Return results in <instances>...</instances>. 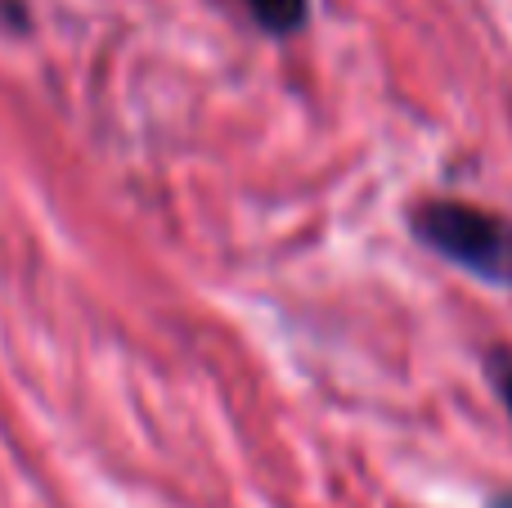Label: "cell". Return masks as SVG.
Masks as SVG:
<instances>
[{
  "label": "cell",
  "mask_w": 512,
  "mask_h": 508,
  "mask_svg": "<svg viewBox=\"0 0 512 508\" xmlns=\"http://www.w3.org/2000/svg\"><path fill=\"white\" fill-rule=\"evenodd\" d=\"M409 230L463 275L490 288H512V221L504 212L463 198H423L409 212Z\"/></svg>",
  "instance_id": "6da1fadb"
},
{
  "label": "cell",
  "mask_w": 512,
  "mask_h": 508,
  "mask_svg": "<svg viewBox=\"0 0 512 508\" xmlns=\"http://www.w3.org/2000/svg\"><path fill=\"white\" fill-rule=\"evenodd\" d=\"M248 18L265 36H297L310 18V0H243Z\"/></svg>",
  "instance_id": "7a4b0ae2"
},
{
  "label": "cell",
  "mask_w": 512,
  "mask_h": 508,
  "mask_svg": "<svg viewBox=\"0 0 512 508\" xmlns=\"http://www.w3.org/2000/svg\"><path fill=\"white\" fill-rule=\"evenodd\" d=\"M490 383H495L504 410L512 414V351H490Z\"/></svg>",
  "instance_id": "3957f363"
},
{
  "label": "cell",
  "mask_w": 512,
  "mask_h": 508,
  "mask_svg": "<svg viewBox=\"0 0 512 508\" xmlns=\"http://www.w3.org/2000/svg\"><path fill=\"white\" fill-rule=\"evenodd\" d=\"M490 508H512V491H499L495 500H490Z\"/></svg>",
  "instance_id": "277c9868"
}]
</instances>
